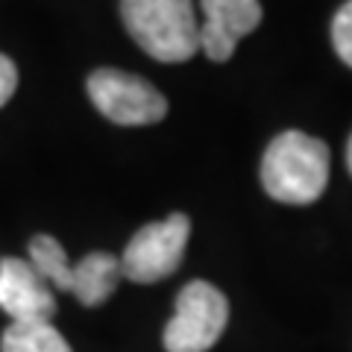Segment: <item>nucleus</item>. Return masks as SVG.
Listing matches in <instances>:
<instances>
[{
	"label": "nucleus",
	"instance_id": "nucleus-12",
	"mask_svg": "<svg viewBox=\"0 0 352 352\" xmlns=\"http://www.w3.org/2000/svg\"><path fill=\"white\" fill-rule=\"evenodd\" d=\"M15 88H18V68L12 59L0 53V106H6L12 100Z\"/></svg>",
	"mask_w": 352,
	"mask_h": 352
},
{
	"label": "nucleus",
	"instance_id": "nucleus-9",
	"mask_svg": "<svg viewBox=\"0 0 352 352\" xmlns=\"http://www.w3.org/2000/svg\"><path fill=\"white\" fill-rule=\"evenodd\" d=\"M0 352H71V346L50 320H21L0 335Z\"/></svg>",
	"mask_w": 352,
	"mask_h": 352
},
{
	"label": "nucleus",
	"instance_id": "nucleus-3",
	"mask_svg": "<svg viewBox=\"0 0 352 352\" xmlns=\"http://www.w3.org/2000/svg\"><path fill=\"white\" fill-rule=\"evenodd\" d=\"M229 302L214 285L188 282L176 296V311L164 326L162 344L168 352H208L226 329Z\"/></svg>",
	"mask_w": 352,
	"mask_h": 352
},
{
	"label": "nucleus",
	"instance_id": "nucleus-1",
	"mask_svg": "<svg viewBox=\"0 0 352 352\" xmlns=\"http://www.w3.org/2000/svg\"><path fill=\"white\" fill-rule=\"evenodd\" d=\"M329 182V147L320 138L288 129L261 156V188L276 203L308 206L320 200Z\"/></svg>",
	"mask_w": 352,
	"mask_h": 352
},
{
	"label": "nucleus",
	"instance_id": "nucleus-11",
	"mask_svg": "<svg viewBox=\"0 0 352 352\" xmlns=\"http://www.w3.org/2000/svg\"><path fill=\"white\" fill-rule=\"evenodd\" d=\"M332 44L338 56L352 68V0H346L332 18Z\"/></svg>",
	"mask_w": 352,
	"mask_h": 352
},
{
	"label": "nucleus",
	"instance_id": "nucleus-7",
	"mask_svg": "<svg viewBox=\"0 0 352 352\" xmlns=\"http://www.w3.org/2000/svg\"><path fill=\"white\" fill-rule=\"evenodd\" d=\"M0 308L21 320H50L56 314V296L36 267L24 258H0Z\"/></svg>",
	"mask_w": 352,
	"mask_h": 352
},
{
	"label": "nucleus",
	"instance_id": "nucleus-13",
	"mask_svg": "<svg viewBox=\"0 0 352 352\" xmlns=\"http://www.w3.org/2000/svg\"><path fill=\"white\" fill-rule=\"evenodd\" d=\"M346 164H349V173H352V135H349V144H346Z\"/></svg>",
	"mask_w": 352,
	"mask_h": 352
},
{
	"label": "nucleus",
	"instance_id": "nucleus-8",
	"mask_svg": "<svg viewBox=\"0 0 352 352\" xmlns=\"http://www.w3.org/2000/svg\"><path fill=\"white\" fill-rule=\"evenodd\" d=\"M120 279H124V273H120L118 256L97 250V252H88L76 267H71V291L68 294H74L82 305L94 308V305H103L109 296H112Z\"/></svg>",
	"mask_w": 352,
	"mask_h": 352
},
{
	"label": "nucleus",
	"instance_id": "nucleus-5",
	"mask_svg": "<svg viewBox=\"0 0 352 352\" xmlns=\"http://www.w3.org/2000/svg\"><path fill=\"white\" fill-rule=\"evenodd\" d=\"M88 97L103 118L118 126H147L168 115V100L135 74L100 68L88 76Z\"/></svg>",
	"mask_w": 352,
	"mask_h": 352
},
{
	"label": "nucleus",
	"instance_id": "nucleus-2",
	"mask_svg": "<svg viewBox=\"0 0 352 352\" xmlns=\"http://www.w3.org/2000/svg\"><path fill=\"white\" fill-rule=\"evenodd\" d=\"M120 18L156 62H185L200 50V21L191 0H120Z\"/></svg>",
	"mask_w": 352,
	"mask_h": 352
},
{
	"label": "nucleus",
	"instance_id": "nucleus-4",
	"mask_svg": "<svg viewBox=\"0 0 352 352\" xmlns=\"http://www.w3.org/2000/svg\"><path fill=\"white\" fill-rule=\"evenodd\" d=\"M188 235H191V220L185 214H170L164 220H156V223L141 226L124 247V256H118L120 273L138 285L168 279L182 264Z\"/></svg>",
	"mask_w": 352,
	"mask_h": 352
},
{
	"label": "nucleus",
	"instance_id": "nucleus-6",
	"mask_svg": "<svg viewBox=\"0 0 352 352\" xmlns=\"http://www.w3.org/2000/svg\"><path fill=\"white\" fill-rule=\"evenodd\" d=\"M200 50L212 62H226L235 44L261 24L258 0H200Z\"/></svg>",
	"mask_w": 352,
	"mask_h": 352
},
{
	"label": "nucleus",
	"instance_id": "nucleus-10",
	"mask_svg": "<svg viewBox=\"0 0 352 352\" xmlns=\"http://www.w3.org/2000/svg\"><path fill=\"white\" fill-rule=\"evenodd\" d=\"M30 264L47 285L71 291V264L65 256V247L53 235H36L30 241Z\"/></svg>",
	"mask_w": 352,
	"mask_h": 352
}]
</instances>
